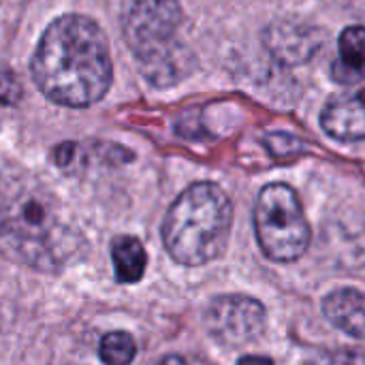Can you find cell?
Wrapping results in <instances>:
<instances>
[{
    "label": "cell",
    "instance_id": "obj_6",
    "mask_svg": "<svg viewBox=\"0 0 365 365\" xmlns=\"http://www.w3.org/2000/svg\"><path fill=\"white\" fill-rule=\"evenodd\" d=\"M205 327L220 344L244 346L261 336L265 327V308L252 297L220 295L207 306Z\"/></svg>",
    "mask_w": 365,
    "mask_h": 365
},
{
    "label": "cell",
    "instance_id": "obj_5",
    "mask_svg": "<svg viewBox=\"0 0 365 365\" xmlns=\"http://www.w3.org/2000/svg\"><path fill=\"white\" fill-rule=\"evenodd\" d=\"M182 24L178 0H130L124 11V38L139 62H145L175 43L173 34Z\"/></svg>",
    "mask_w": 365,
    "mask_h": 365
},
{
    "label": "cell",
    "instance_id": "obj_11",
    "mask_svg": "<svg viewBox=\"0 0 365 365\" xmlns=\"http://www.w3.org/2000/svg\"><path fill=\"white\" fill-rule=\"evenodd\" d=\"M365 71V28L351 26L340 34V62L336 64V79L355 81Z\"/></svg>",
    "mask_w": 365,
    "mask_h": 365
},
{
    "label": "cell",
    "instance_id": "obj_7",
    "mask_svg": "<svg viewBox=\"0 0 365 365\" xmlns=\"http://www.w3.org/2000/svg\"><path fill=\"white\" fill-rule=\"evenodd\" d=\"M321 43L323 32L319 28L293 19H278L265 30V45L282 64L308 62L319 51Z\"/></svg>",
    "mask_w": 365,
    "mask_h": 365
},
{
    "label": "cell",
    "instance_id": "obj_13",
    "mask_svg": "<svg viewBox=\"0 0 365 365\" xmlns=\"http://www.w3.org/2000/svg\"><path fill=\"white\" fill-rule=\"evenodd\" d=\"M21 96L17 77L9 71H0V105H15Z\"/></svg>",
    "mask_w": 365,
    "mask_h": 365
},
{
    "label": "cell",
    "instance_id": "obj_10",
    "mask_svg": "<svg viewBox=\"0 0 365 365\" xmlns=\"http://www.w3.org/2000/svg\"><path fill=\"white\" fill-rule=\"evenodd\" d=\"M111 259H113L118 282L135 284L143 278L148 257H145L143 244L137 237H130V235L115 237L111 244Z\"/></svg>",
    "mask_w": 365,
    "mask_h": 365
},
{
    "label": "cell",
    "instance_id": "obj_8",
    "mask_svg": "<svg viewBox=\"0 0 365 365\" xmlns=\"http://www.w3.org/2000/svg\"><path fill=\"white\" fill-rule=\"evenodd\" d=\"M321 126L340 141L365 139V88L334 96L321 113Z\"/></svg>",
    "mask_w": 365,
    "mask_h": 365
},
{
    "label": "cell",
    "instance_id": "obj_1",
    "mask_svg": "<svg viewBox=\"0 0 365 365\" xmlns=\"http://www.w3.org/2000/svg\"><path fill=\"white\" fill-rule=\"evenodd\" d=\"M38 90L64 107H90L113 79L109 43L83 15H62L49 24L30 62Z\"/></svg>",
    "mask_w": 365,
    "mask_h": 365
},
{
    "label": "cell",
    "instance_id": "obj_12",
    "mask_svg": "<svg viewBox=\"0 0 365 365\" xmlns=\"http://www.w3.org/2000/svg\"><path fill=\"white\" fill-rule=\"evenodd\" d=\"M98 355L105 365H130L137 355L135 338L126 331H109L101 340Z\"/></svg>",
    "mask_w": 365,
    "mask_h": 365
},
{
    "label": "cell",
    "instance_id": "obj_17",
    "mask_svg": "<svg viewBox=\"0 0 365 365\" xmlns=\"http://www.w3.org/2000/svg\"><path fill=\"white\" fill-rule=\"evenodd\" d=\"M158 365H186V364H184L180 357H165V359H163Z\"/></svg>",
    "mask_w": 365,
    "mask_h": 365
},
{
    "label": "cell",
    "instance_id": "obj_3",
    "mask_svg": "<svg viewBox=\"0 0 365 365\" xmlns=\"http://www.w3.org/2000/svg\"><path fill=\"white\" fill-rule=\"evenodd\" d=\"M0 248L45 269L66 259L68 233L49 195L21 184L0 195Z\"/></svg>",
    "mask_w": 365,
    "mask_h": 365
},
{
    "label": "cell",
    "instance_id": "obj_14",
    "mask_svg": "<svg viewBox=\"0 0 365 365\" xmlns=\"http://www.w3.org/2000/svg\"><path fill=\"white\" fill-rule=\"evenodd\" d=\"M267 145L269 150L274 152V156H291L299 150V141L291 135H282V133H276V135H269L267 137Z\"/></svg>",
    "mask_w": 365,
    "mask_h": 365
},
{
    "label": "cell",
    "instance_id": "obj_4",
    "mask_svg": "<svg viewBox=\"0 0 365 365\" xmlns=\"http://www.w3.org/2000/svg\"><path fill=\"white\" fill-rule=\"evenodd\" d=\"M255 229L261 250L278 263L297 261L310 244V225L295 190L287 184H267L255 207Z\"/></svg>",
    "mask_w": 365,
    "mask_h": 365
},
{
    "label": "cell",
    "instance_id": "obj_16",
    "mask_svg": "<svg viewBox=\"0 0 365 365\" xmlns=\"http://www.w3.org/2000/svg\"><path fill=\"white\" fill-rule=\"evenodd\" d=\"M344 365H365V355L364 353H353V355L346 357Z\"/></svg>",
    "mask_w": 365,
    "mask_h": 365
},
{
    "label": "cell",
    "instance_id": "obj_15",
    "mask_svg": "<svg viewBox=\"0 0 365 365\" xmlns=\"http://www.w3.org/2000/svg\"><path fill=\"white\" fill-rule=\"evenodd\" d=\"M237 365H274V361L261 355H246L237 361Z\"/></svg>",
    "mask_w": 365,
    "mask_h": 365
},
{
    "label": "cell",
    "instance_id": "obj_9",
    "mask_svg": "<svg viewBox=\"0 0 365 365\" xmlns=\"http://www.w3.org/2000/svg\"><path fill=\"white\" fill-rule=\"evenodd\" d=\"M323 312L329 323L344 334L365 338V293L357 289H338L325 297Z\"/></svg>",
    "mask_w": 365,
    "mask_h": 365
},
{
    "label": "cell",
    "instance_id": "obj_2",
    "mask_svg": "<svg viewBox=\"0 0 365 365\" xmlns=\"http://www.w3.org/2000/svg\"><path fill=\"white\" fill-rule=\"evenodd\" d=\"M233 205L227 192L199 182L186 188L169 207L163 222V242L171 259L186 267L218 259L231 235Z\"/></svg>",
    "mask_w": 365,
    "mask_h": 365
}]
</instances>
